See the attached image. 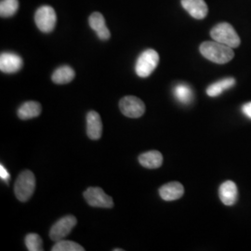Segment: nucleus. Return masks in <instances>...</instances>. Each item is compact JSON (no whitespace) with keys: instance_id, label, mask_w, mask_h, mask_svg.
<instances>
[{"instance_id":"obj_23","label":"nucleus","mask_w":251,"mask_h":251,"mask_svg":"<svg viewBox=\"0 0 251 251\" xmlns=\"http://www.w3.org/2000/svg\"><path fill=\"white\" fill-rule=\"evenodd\" d=\"M0 177H1V179L5 180V181H8L9 178H10L9 172L3 165H0Z\"/></svg>"},{"instance_id":"obj_24","label":"nucleus","mask_w":251,"mask_h":251,"mask_svg":"<svg viewBox=\"0 0 251 251\" xmlns=\"http://www.w3.org/2000/svg\"><path fill=\"white\" fill-rule=\"evenodd\" d=\"M243 114L251 119V102L246 103L242 106Z\"/></svg>"},{"instance_id":"obj_14","label":"nucleus","mask_w":251,"mask_h":251,"mask_svg":"<svg viewBox=\"0 0 251 251\" xmlns=\"http://www.w3.org/2000/svg\"><path fill=\"white\" fill-rule=\"evenodd\" d=\"M184 194V188L178 181L169 182L159 189V195L165 201H174L179 199Z\"/></svg>"},{"instance_id":"obj_21","label":"nucleus","mask_w":251,"mask_h":251,"mask_svg":"<svg viewBox=\"0 0 251 251\" xmlns=\"http://www.w3.org/2000/svg\"><path fill=\"white\" fill-rule=\"evenodd\" d=\"M25 246L29 251H43V241L37 233H29L25 237Z\"/></svg>"},{"instance_id":"obj_19","label":"nucleus","mask_w":251,"mask_h":251,"mask_svg":"<svg viewBox=\"0 0 251 251\" xmlns=\"http://www.w3.org/2000/svg\"><path fill=\"white\" fill-rule=\"evenodd\" d=\"M235 84V79L233 77H228L222 80L218 81L216 83L211 84L206 89V94L209 97H218L220 96L225 90H229Z\"/></svg>"},{"instance_id":"obj_6","label":"nucleus","mask_w":251,"mask_h":251,"mask_svg":"<svg viewBox=\"0 0 251 251\" xmlns=\"http://www.w3.org/2000/svg\"><path fill=\"white\" fill-rule=\"evenodd\" d=\"M119 108L121 113L129 118H139L145 113L144 101L135 96H126L120 100Z\"/></svg>"},{"instance_id":"obj_25","label":"nucleus","mask_w":251,"mask_h":251,"mask_svg":"<svg viewBox=\"0 0 251 251\" xmlns=\"http://www.w3.org/2000/svg\"><path fill=\"white\" fill-rule=\"evenodd\" d=\"M114 251H123V250L122 249H115Z\"/></svg>"},{"instance_id":"obj_11","label":"nucleus","mask_w":251,"mask_h":251,"mask_svg":"<svg viewBox=\"0 0 251 251\" xmlns=\"http://www.w3.org/2000/svg\"><path fill=\"white\" fill-rule=\"evenodd\" d=\"M89 24L91 29L95 31L100 40H108L111 36L110 31L105 25V20L100 12L92 13L89 18Z\"/></svg>"},{"instance_id":"obj_8","label":"nucleus","mask_w":251,"mask_h":251,"mask_svg":"<svg viewBox=\"0 0 251 251\" xmlns=\"http://www.w3.org/2000/svg\"><path fill=\"white\" fill-rule=\"evenodd\" d=\"M77 221L75 216L68 215L60 219L54 224L50 231V237L53 241L63 240L72 232L73 228L76 225Z\"/></svg>"},{"instance_id":"obj_3","label":"nucleus","mask_w":251,"mask_h":251,"mask_svg":"<svg viewBox=\"0 0 251 251\" xmlns=\"http://www.w3.org/2000/svg\"><path fill=\"white\" fill-rule=\"evenodd\" d=\"M210 36L217 42L233 49L240 45V37L233 27L228 23H221L215 25L210 31Z\"/></svg>"},{"instance_id":"obj_22","label":"nucleus","mask_w":251,"mask_h":251,"mask_svg":"<svg viewBox=\"0 0 251 251\" xmlns=\"http://www.w3.org/2000/svg\"><path fill=\"white\" fill-rule=\"evenodd\" d=\"M52 251H84L85 249L78 245L77 243L73 241H66V240H60L56 241L51 249Z\"/></svg>"},{"instance_id":"obj_17","label":"nucleus","mask_w":251,"mask_h":251,"mask_svg":"<svg viewBox=\"0 0 251 251\" xmlns=\"http://www.w3.org/2000/svg\"><path fill=\"white\" fill-rule=\"evenodd\" d=\"M75 73L72 67L68 65H63L54 71L51 79L55 84L63 85V84L70 83L75 78Z\"/></svg>"},{"instance_id":"obj_2","label":"nucleus","mask_w":251,"mask_h":251,"mask_svg":"<svg viewBox=\"0 0 251 251\" xmlns=\"http://www.w3.org/2000/svg\"><path fill=\"white\" fill-rule=\"evenodd\" d=\"M36 189V178L31 171H24L20 173L15 181L14 193L21 202H26L33 196Z\"/></svg>"},{"instance_id":"obj_10","label":"nucleus","mask_w":251,"mask_h":251,"mask_svg":"<svg viewBox=\"0 0 251 251\" xmlns=\"http://www.w3.org/2000/svg\"><path fill=\"white\" fill-rule=\"evenodd\" d=\"M181 6L193 18L202 20L207 14V5L205 0H181Z\"/></svg>"},{"instance_id":"obj_18","label":"nucleus","mask_w":251,"mask_h":251,"mask_svg":"<svg viewBox=\"0 0 251 251\" xmlns=\"http://www.w3.org/2000/svg\"><path fill=\"white\" fill-rule=\"evenodd\" d=\"M173 93L176 100L182 104H190L194 100L193 90L185 83H180L176 85L173 90Z\"/></svg>"},{"instance_id":"obj_20","label":"nucleus","mask_w":251,"mask_h":251,"mask_svg":"<svg viewBox=\"0 0 251 251\" xmlns=\"http://www.w3.org/2000/svg\"><path fill=\"white\" fill-rule=\"evenodd\" d=\"M19 9L18 0H2L0 3L1 17H11Z\"/></svg>"},{"instance_id":"obj_5","label":"nucleus","mask_w":251,"mask_h":251,"mask_svg":"<svg viewBox=\"0 0 251 251\" xmlns=\"http://www.w3.org/2000/svg\"><path fill=\"white\" fill-rule=\"evenodd\" d=\"M35 22L37 28L43 33H50L56 26L57 15L52 7L42 6L35 14Z\"/></svg>"},{"instance_id":"obj_4","label":"nucleus","mask_w":251,"mask_h":251,"mask_svg":"<svg viewBox=\"0 0 251 251\" xmlns=\"http://www.w3.org/2000/svg\"><path fill=\"white\" fill-rule=\"evenodd\" d=\"M159 63V55L154 50H146L137 59L135 71L140 77H148Z\"/></svg>"},{"instance_id":"obj_1","label":"nucleus","mask_w":251,"mask_h":251,"mask_svg":"<svg viewBox=\"0 0 251 251\" xmlns=\"http://www.w3.org/2000/svg\"><path fill=\"white\" fill-rule=\"evenodd\" d=\"M199 50L208 61L219 64L229 63L234 57L233 48L215 40L203 42L200 45Z\"/></svg>"},{"instance_id":"obj_16","label":"nucleus","mask_w":251,"mask_h":251,"mask_svg":"<svg viewBox=\"0 0 251 251\" xmlns=\"http://www.w3.org/2000/svg\"><path fill=\"white\" fill-rule=\"evenodd\" d=\"M42 107L37 101H26L23 103L18 109V117L22 120H28L38 117L41 114Z\"/></svg>"},{"instance_id":"obj_12","label":"nucleus","mask_w":251,"mask_h":251,"mask_svg":"<svg viewBox=\"0 0 251 251\" xmlns=\"http://www.w3.org/2000/svg\"><path fill=\"white\" fill-rule=\"evenodd\" d=\"M102 133V123L99 114L90 111L87 115V134L91 140H99Z\"/></svg>"},{"instance_id":"obj_15","label":"nucleus","mask_w":251,"mask_h":251,"mask_svg":"<svg viewBox=\"0 0 251 251\" xmlns=\"http://www.w3.org/2000/svg\"><path fill=\"white\" fill-rule=\"evenodd\" d=\"M139 162L146 169H158L163 164V155L156 150L148 151L139 156Z\"/></svg>"},{"instance_id":"obj_7","label":"nucleus","mask_w":251,"mask_h":251,"mask_svg":"<svg viewBox=\"0 0 251 251\" xmlns=\"http://www.w3.org/2000/svg\"><path fill=\"white\" fill-rule=\"evenodd\" d=\"M83 196L90 206L101 208H112L114 206L113 198L100 187H90L84 192Z\"/></svg>"},{"instance_id":"obj_13","label":"nucleus","mask_w":251,"mask_h":251,"mask_svg":"<svg viewBox=\"0 0 251 251\" xmlns=\"http://www.w3.org/2000/svg\"><path fill=\"white\" fill-rule=\"evenodd\" d=\"M222 202L226 206H233L237 200V186L232 180H226L219 189Z\"/></svg>"},{"instance_id":"obj_9","label":"nucleus","mask_w":251,"mask_h":251,"mask_svg":"<svg viewBox=\"0 0 251 251\" xmlns=\"http://www.w3.org/2000/svg\"><path fill=\"white\" fill-rule=\"evenodd\" d=\"M23 59L12 52H3L0 55V70L5 74H14L23 67Z\"/></svg>"}]
</instances>
